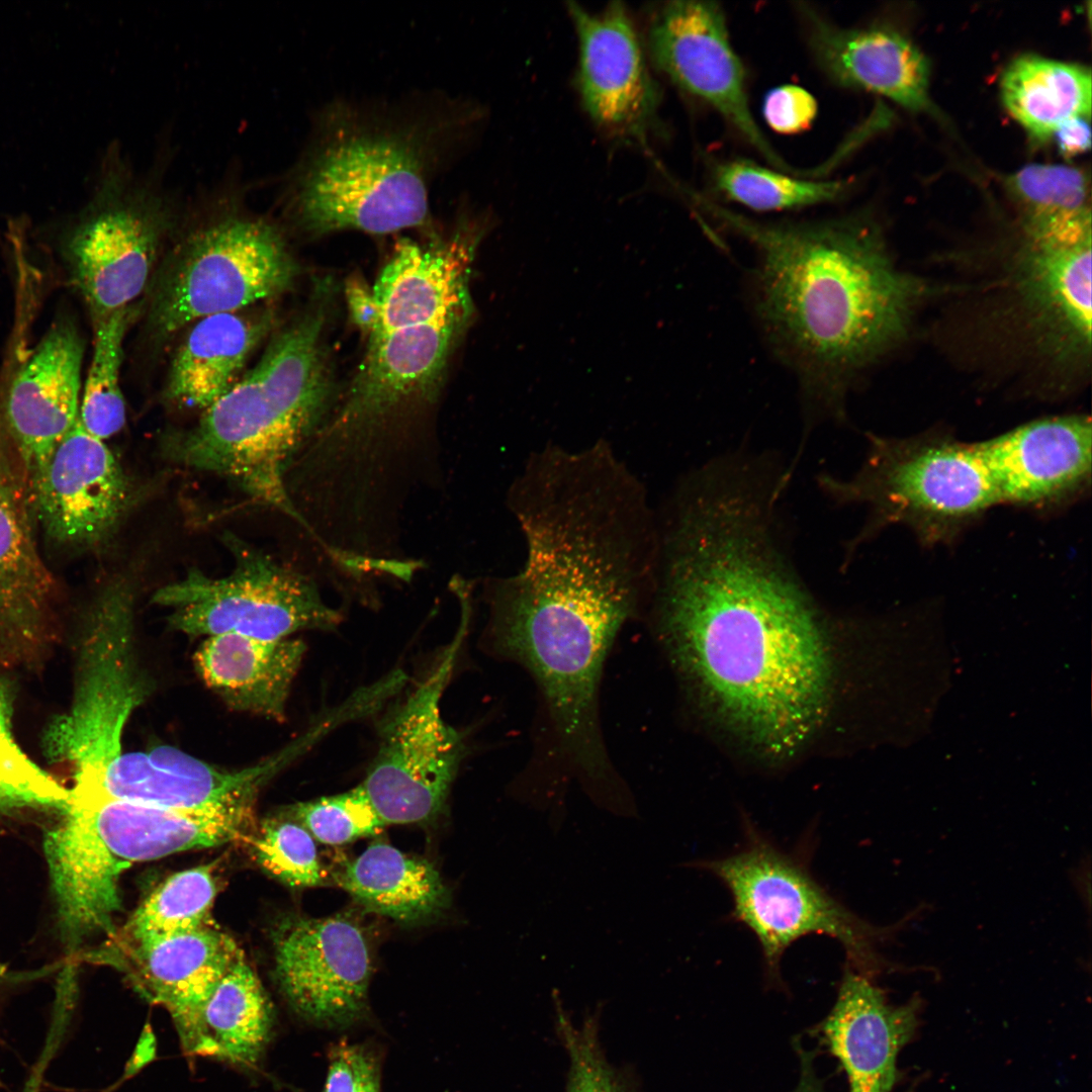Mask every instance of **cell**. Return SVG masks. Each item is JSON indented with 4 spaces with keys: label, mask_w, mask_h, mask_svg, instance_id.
Returning <instances> with one entry per match:
<instances>
[{
    "label": "cell",
    "mask_w": 1092,
    "mask_h": 1092,
    "mask_svg": "<svg viewBox=\"0 0 1092 1092\" xmlns=\"http://www.w3.org/2000/svg\"><path fill=\"white\" fill-rule=\"evenodd\" d=\"M464 616L430 672L380 722L376 755L360 784L384 825L428 823L444 810L466 753L440 702L463 641Z\"/></svg>",
    "instance_id": "7c38bea8"
},
{
    "label": "cell",
    "mask_w": 1092,
    "mask_h": 1092,
    "mask_svg": "<svg viewBox=\"0 0 1092 1092\" xmlns=\"http://www.w3.org/2000/svg\"><path fill=\"white\" fill-rule=\"evenodd\" d=\"M260 864L293 887H314L326 882L312 835L298 822L265 821L254 840Z\"/></svg>",
    "instance_id": "e575fe53"
},
{
    "label": "cell",
    "mask_w": 1092,
    "mask_h": 1092,
    "mask_svg": "<svg viewBox=\"0 0 1092 1092\" xmlns=\"http://www.w3.org/2000/svg\"><path fill=\"white\" fill-rule=\"evenodd\" d=\"M354 1092H380L378 1060L363 1046L353 1045Z\"/></svg>",
    "instance_id": "b9f144b4"
},
{
    "label": "cell",
    "mask_w": 1092,
    "mask_h": 1092,
    "mask_svg": "<svg viewBox=\"0 0 1092 1092\" xmlns=\"http://www.w3.org/2000/svg\"><path fill=\"white\" fill-rule=\"evenodd\" d=\"M336 880L366 909L405 924L430 920L450 903L434 864L380 840L348 862Z\"/></svg>",
    "instance_id": "4316f807"
},
{
    "label": "cell",
    "mask_w": 1092,
    "mask_h": 1092,
    "mask_svg": "<svg viewBox=\"0 0 1092 1092\" xmlns=\"http://www.w3.org/2000/svg\"><path fill=\"white\" fill-rule=\"evenodd\" d=\"M353 1045L341 1042L331 1051L323 1092H354Z\"/></svg>",
    "instance_id": "f35d334b"
},
{
    "label": "cell",
    "mask_w": 1092,
    "mask_h": 1092,
    "mask_svg": "<svg viewBox=\"0 0 1092 1092\" xmlns=\"http://www.w3.org/2000/svg\"><path fill=\"white\" fill-rule=\"evenodd\" d=\"M481 115L468 100L438 94L326 104L282 180L288 213L312 236L426 225L435 178Z\"/></svg>",
    "instance_id": "277c9868"
},
{
    "label": "cell",
    "mask_w": 1092,
    "mask_h": 1092,
    "mask_svg": "<svg viewBox=\"0 0 1092 1092\" xmlns=\"http://www.w3.org/2000/svg\"><path fill=\"white\" fill-rule=\"evenodd\" d=\"M162 170L135 172L118 146L107 155L91 212L69 244L73 276L94 321L131 305L150 280L175 218Z\"/></svg>",
    "instance_id": "30bf717a"
},
{
    "label": "cell",
    "mask_w": 1092,
    "mask_h": 1092,
    "mask_svg": "<svg viewBox=\"0 0 1092 1092\" xmlns=\"http://www.w3.org/2000/svg\"><path fill=\"white\" fill-rule=\"evenodd\" d=\"M687 867L717 877L729 890L731 917L756 937L769 983L782 982L780 963L798 939L826 935L843 947L846 967L873 978L890 966L880 953L903 921L879 927L859 918L824 889L800 858L778 848L751 825L745 842L732 854L700 859Z\"/></svg>",
    "instance_id": "9c48e42d"
},
{
    "label": "cell",
    "mask_w": 1092,
    "mask_h": 1092,
    "mask_svg": "<svg viewBox=\"0 0 1092 1092\" xmlns=\"http://www.w3.org/2000/svg\"><path fill=\"white\" fill-rule=\"evenodd\" d=\"M29 495L51 541L90 548L114 533L131 506L133 488L105 442L89 434L78 419Z\"/></svg>",
    "instance_id": "ac0fdd59"
},
{
    "label": "cell",
    "mask_w": 1092,
    "mask_h": 1092,
    "mask_svg": "<svg viewBox=\"0 0 1092 1092\" xmlns=\"http://www.w3.org/2000/svg\"><path fill=\"white\" fill-rule=\"evenodd\" d=\"M552 998L558 1031L569 1058L565 1092H626L603 1053L596 1019L590 1016L580 1025L573 1024L558 991L553 990Z\"/></svg>",
    "instance_id": "8d00e7d4"
},
{
    "label": "cell",
    "mask_w": 1092,
    "mask_h": 1092,
    "mask_svg": "<svg viewBox=\"0 0 1092 1092\" xmlns=\"http://www.w3.org/2000/svg\"><path fill=\"white\" fill-rule=\"evenodd\" d=\"M13 693L0 672V811L23 809L59 812L67 789L39 767L16 740Z\"/></svg>",
    "instance_id": "836d02e7"
},
{
    "label": "cell",
    "mask_w": 1092,
    "mask_h": 1092,
    "mask_svg": "<svg viewBox=\"0 0 1092 1092\" xmlns=\"http://www.w3.org/2000/svg\"><path fill=\"white\" fill-rule=\"evenodd\" d=\"M273 1030L268 997L243 952L218 981L202 1013L197 1056L255 1066Z\"/></svg>",
    "instance_id": "f1b7e54d"
},
{
    "label": "cell",
    "mask_w": 1092,
    "mask_h": 1092,
    "mask_svg": "<svg viewBox=\"0 0 1092 1092\" xmlns=\"http://www.w3.org/2000/svg\"><path fill=\"white\" fill-rule=\"evenodd\" d=\"M305 644L238 634L206 637L194 654L206 686L231 708L282 721Z\"/></svg>",
    "instance_id": "cb8c5ba5"
},
{
    "label": "cell",
    "mask_w": 1092,
    "mask_h": 1092,
    "mask_svg": "<svg viewBox=\"0 0 1092 1092\" xmlns=\"http://www.w3.org/2000/svg\"><path fill=\"white\" fill-rule=\"evenodd\" d=\"M578 38L577 85L592 120L610 138L643 143L657 121L660 91L621 2L599 13L567 6Z\"/></svg>",
    "instance_id": "e0dca14e"
},
{
    "label": "cell",
    "mask_w": 1092,
    "mask_h": 1092,
    "mask_svg": "<svg viewBox=\"0 0 1092 1092\" xmlns=\"http://www.w3.org/2000/svg\"><path fill=\"white\" fill-rule=\"evenodd\" d=\"M919 1007L916 998L890 1004L872 978L845 967L835 1002L818 1030L845 1072L848 1092H891L898 1055L914 1034Z\"/></svg>",
    "instance_id": "44dd1931"
},
{
    "label": "cell",
    "mask_w": 1092,
    "mask_h": 1092,
    "mask_svg": "<svg viewBox=\"0 0 1092 1092\" xmlns=\"http://www.w3.org/2000/svg\"><path fill=\"white\" fill-rule=\"evenodd\" d=\"M210 864L179 872L144 901L126 925L130 943L193 931L212 925L216 895Z\"/></svg>",
    "instance_id": "d6a6232c"
},
{
    "label": "cell",
    "mask_w": 1092,
    "mask_h": 1092,
    "mask_svg": "<svg viewBox=\"0 0 1092 1092\" xmlns=\"http://www.w3.org/2000/svg\"><path fill=\"white\" fill-rule=\"evenodd\" d=\"M294 745L250 767L222 770L174 746L107 754L72 779L68 803L121 801L171 811L254 816L260 790L294 754Z\"/></svg>",
    "instance_id": "4fadbf2b"
},
{
    "label": "cell",
    "mask_w": 1092,
    "mask_h": 1092,
    "mask_svg": "<svg viewBox=\"0 0 1092 1092\" xmlns=\"http://www.w3.org/2000/svg\"><path fill=\"white\" fill-rule=\"evenodd\" d=\"M291 811L313 838L331 845L372 835L385 826L360 785L342 794L299 803Z\"/></svg>",
    "instance_id": "d590c367"
},
{
    "label": "cell",
    "mask_w": 1092,
    "mask_h": 1092,
    "mask_svg": "<svg viewBox=\"0 0 1092 1092\" xmlns=\"http://www.w3.org/2000/svg\"><path fill=\"white\" fill-rule=\"evenodd\" d=\"M130 978L139 992L163 1006L183 1051L197 1056L204 1006L242 952L212 925L130 943Z\"/></svg>",
    "instance_id": "7402d4cb"
},
{
    "label": "cell",
    "mask_w": 1092,
    "mask_h": 1092,
    "mask_svg": "<svg viewBox=\"0 0 1092 1092\" xmlns=\"http://www.w3.org/2000/svg\"><path fill=\"white\" fill-rule=\"evenodd\" d=\"M274 938L276 981L298 1015L326 1026L364 1016L372 963L356 922L342 915L290 917Z\"/></svg>",
    "instance_id": "9a60e30c"
},
{
    "label": "cell",
    "mask_w": 1092,
    "mask_h": 1092,
    "mask_svg": "<svg viewBox=\"0 0 1092 1092\" xmlns=\"http://www.w3.org/2000/svg\"><path fill=\"white\" fill-rule=\"evenodd\" d=\"M43 848L65 946L110 930L121 873L140 861L247 839L254 816L165 810L121 801L67 804Z\"/></svg>",
    "instance_id": "8992f818"
},
{
    "label": "cell",
    "mask_w": 1092,
    "mask_h": 1092,
    "mask_svg": "<svg viewBox=\"0 0 1092 1092\" xmlns=\"http://www.w3.org/2000/svg\"><path fill=\"white\" fill-rule=\"evenodd\" d=\"M1018 283L1027 302L1053 328L1080 345L1091 339V236L1025 239Z\"/></svg>",
    "instance_id": "484cf974"
},
{
    "label": "cell",
    "mask_w": 1092,
    "mask_h": 1092,
    "mask_svg": "<svg viewBox=\"0 0 1092 1092\" xmlns=\"http://www.w3.org/2000/svg\"><path fill=\"white\" fill-rule=\"evenodd\" d=\"M868 437L866 459L850 478L825 473L817 478L835 504L869 510L866 524L847 543L846 561L888 526H906L929 546L948 543L999 505L974 443L940 433Z\"/></svg>",
    "instance_id": "52a82bcc"
},
{
    "label": "cell",
    "mask_w": 1092,
    "mask_h": 1092,
    "mask_svg": "<svg viewBox=\"0 0 1092 1092\" xmlns=\"http://www.w3.org/2000/svg\"><path fill=\"white\" fill-rule=\"evenodd\" d=\"M1003 186L1025 239L1091 236L1090 180L1084 170L1032 163L1006 175Z\"/></svg>",
    "instance_id": "f546056e"
},
{
    "label": "cell",
    "mask_w": 1092,
    "mask_h": 1092,
    "mask_svg": "<svg viewBox=\"0 0 1092 1092\" xmlns=\"http://www.w3.org/2000/svg\"><path fill=\"white\" fill-rule=\"evenodd\" d=\"M243 181L229 176L207 200L198 221L168 258L158 277L152 325L170 336L196 321L274 298L298 273L281 229L243 208Z\"/></svg>",
    "instance_id": "ba28073f"
},
{
    "label": "cell",
    "mask_w": 1092,
    "mask_h": 1092,
    "mask_svg": "<svg viewBox=\"0 0 1092 1092\" xmlns=\"http://www.w3.org/2000/svg\"><path fill=\"white\" fill-rule=\"evenodd\" d=\"M134 315L131 305L95 320L94 347L80 400L79 420L92 436L105 441L125 424L120 386L123 341Z\"/></svg>",
    "instance_id": "1f68e13d"
},
{
    "label": "cell",
    "mask_w": 1092,
    "mask_h": 1092,
    "mask_svg": "<svg viewBox=\"0 0 1092 1092\" xmlns=\"http://www.w3.org/2000/svg\"><path fill=\"white\" fill-rule=\"evenodd\" d=\"M648 48L656 67L675 85L711 105L774 169L807 175L769 143L750 110L745 73L716 2L668 1L648 22Z\"/></svg>",
    "instance_id": "5bb4252c"
},
{
    "label": "cell",
    "mask_w": 1092,
    "mask_h": 1092,
    "mask_svg": "<svg viewBox=\"0 0 1092 1092\" xmlns=\"http://www.w3.org/2000/svg\"><path fill=\"white\" fill-rule=\"evenodd\" d=\"M788 1092H822L819 1086L807 1077L797 1079L794 1087Z\"/></svg>",
    "instance_id": "7bdbcfd3"
},
{
    "label": "cell",
    "mask_w": 1092,
    "mask_h": 1092,
    "mask_svg": "<svg viewBox=\"0 0 1092 1092\" xmlns=\"http://www.w3.org/2000/svg\"><path fill=\"white\" fill-rule=\"evenodd\" d=\"M1000 93L1009 114L1039 142L1064 122L1091 115V71L1080 64L1020 55L1004 69Z\"/></svg>",
    "instance_id": "83f0119b"
},
{
    "label": "cell",
    "mask_w": 1092,
    "mask_h": 1092,
    "mask_svg": "<svg viewBox=\"0 0 1092 1092\" xmlns=\"http://www.w3.org/2000/svg\"><path fill=\"white\" fill-rule=\"evenodd\" d=\"M346 295L350 315L354 324L367 335L375 315V300L372 288L358 279H353L347 284Z\"/></svg>",
    "instance_id": "60d3db41"
},
{
    "label": "cell",
    "mask_w": 1092,
    "mask_h": 1092,
    "mask_svg": "<svg viewBox=\"0 0 1092 1092\" xmlns=\"http://www.w3.org/2000/svg\"><path fill=\"white\" fill-rule=\"evenodd\" d=\"M803 10L812 52L833 81L914 112H932L929 61L906 34L887 26L841 27Z\"/></svg>",
    "instance_id": "603a6c76"
},
{
    "label": "cell",
    "mask_w": 1092,
    "mask_h": 1092,
    "mask_svg": "<svg viewBox=\"0 0 1092 1092\" xmlns=\"http://www.w3.org/2000/svg\"><path fill=\"white\" fill-rule=\"evenodd\" d=\"M324 299L278 332L260 360L165 445L177 464L225 477L303 526L287 473L336 405Z\"/></svg>",
    "instance_id": "5b68a950"
},
{
    "label": "cell",
    "mask_w": 1092,
    "mask_h": 1092,
    "mask_svg": "<svg viewBox=\"0 0 1092 1092\" xmlns=\"http://www.w3.org/2000/svg\"><path fill=\"white\" fill-rule=\"evenodd\" d=\"M258 307L209 315L190 326L171 361L169 400L204 411L240 379L274 323L271 311Z\"/></svg>",
    "instance_id": "d4e9b609"
},
{
    "label": "cell",
    "mask_w": 1092,
    "mask_h": 1092,
    "mask_svg": "<svg viewBox=\"0 0 1092 1092\" xmlns=\"http://www.w3.org/2000/svg\"><path fill=\"white\" fill-rule=\"evenodd\" d=\"M225 542L235 560L229 574L212 577L193 568L154 594L153 602L169 610L174 629L191 636L238 634L271 641L339 625L341 614L324 602L308 576L235 536Z\"/></svg>",
    "instance_id": "8fae6325"
},
{
    "label": "cell",
    "mask_w": 1092,
    "mask_h": 1092,
    "mask_svg": "<svg viewBox=\"0 0 1092 1092\" xmlns=\"http://www.w3.org/2000/svg\"><path fill=\"white\" fill-rule=\"evenodd\" d=\"M486 228L484 218L469 219L446 239L397 242L372 287L375 315L363 359L306 451L323 476L380 485L400 458L421 449L418 426L473 316L469 280Z\"/></svg>",
    "instance_id": "7a4b0ae2"
},
{
    "label": "cell",
    "mask_w": 1092,
    "mask_h": 1092,
    "mask_svg": "<svg viewBox=\"0 0 1092 1092\" xmlns=\"http://www.w3.org/2000/svg\"><path fill=\"white\" fill-rule=\"evenodd\" d=\"M974 445L999 504L1051 511L1076 502L1090 488L1089 417L1035 420Z\"/></svg>",
    "instance_id": "d6986e66"
},
{
    "label": "cell",
    "mask_w": 1092,
    "mask_h": 1092,
    "mask_svg": "<svg viewBox=\"0 0 1092 1092\" xmlns=\"http://www.w3.org/2000/svg\"><path fill=\"white\" fill-rule=\"evenodd\" d=\"M29 490L0 422V668L37 661L57 639L56 581L37 550Z\"/></svg>",
    "instance_id": "2e32d148"
},
{
    "label": "cell",
    "mask_w": 1092,
    "mask_h": 1092,
    "mask_svg": "<svg viewBox=\"0 0 1092 1092\" xmlns=\"http://www.w3.org/2000/svg\"><path fill=\"white\" fill-rule=\"evenodd\" d=\"M783 494L777 477L746 466L682 479L657 516L649 604L698 696L774 758L814 734L832 678L819 612L779 539Z\"/></svg>",
    "instance_id": "6da1fadb"
},
{
    "label": "cell",
    "mask_w": 1092,
    "mask_h": 1092,
    "mask_svg": "<svg viewBox=\"0 0 1092 1092\" xmlns=\"http://www.w3.org/2000/svg\"><path fill=\"white\" fill-rule=\"evenodd\" d=\"M691 197L759 252L761 311L801 363L827 379L823 405L841 417L838 378L904 331L921 284L892 265L866 217L761 222L700 193Z\"/></svg>",
    "instance_id": "3957f363"
},
{
    "label": "cell",
    "mask_w": 1092,
    "mask_h": 1092,
    "mask_svg": "<svg viewBox=\"0 0 1092 1092\" xmlns=\"http://www.w3.org/2000/svg\"><path fill=\"white\" fill-rule=\"evenodd\" d=\"M83 349L71 324H55L8 388L2 423L28 490L79 419Z\"/></svg>",
    "instance_id": "ffe728a7"
},
{
    "label": "cell",
    "mask_w": 1092,
    "mask_h": 1092,
    "mask_svg": "<svg viewBox=\"0 0 1092 1092\" xmlns=\"http://www.w3.org/2000/svg\"><path fill=\"white\" fill-rule=\"evenodd\" d=\"M1052 139L1067 158L1084 154L1091 146L1090 117L1079 116L1064 122Z\"/></svg>",
    "instance_id": "ab89813d"
},
{
    "label": "cell",
    "mask_w": 1092,
    "mask_h": 1092,
    "mask_svg": "<svg viewBox=\"0 0 1092 1092\" xmlns=\"http://www.w3.org/2000/svg\"><path fill=\"white\" fill-rule=\"evenodd\" d=\"M714 188L724 197L759 211L794 209L832 202L848 190L844 180L797 175L744 159L713 164Z\"/></svg>",
    "instance_id": "4dcf8cb0"
},
{
    "label": "cell",
    "mask_w": 1092,
    "mask_h": 1092,
    "mask_svg": "<svg viewBox=\"0 0 1092 1092\" xmlns=\"http://www.w3.org/2000/svg\"><path fill=\"white\" fill-rule=\"evenodd\" d=\"M817 108V101L808 90L787 84L767 92L762 111L770 128L789 134L808 128Z\"/></svg>",
    "instance_id": "74e56055"
}]
</instances>
